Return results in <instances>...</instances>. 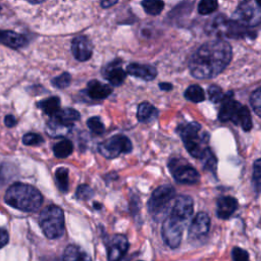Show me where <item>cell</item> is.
Returning a JSON list of instances; mask_svg holds the SVG:
<instances>
[{"instance_id":"obj_20","label":"cell","mask_w":261,"mask_h":261,"mask_svg":"<svg viewBox=\"0 0 261 261\" xmlns=\"http://www.w3.org/2000/svg\"><path fill=\"white\" fill-rule=\"evenodd\" d=\"M62 261H92L90 255L75 245L66 247L63 253Z\"/></svg>"},{"instance_id":"obj_25","label":"cell","mask_w":261,"mask_h":261,"mask_svg":"<svg viewBox=\"0 0 261 261\" xmlns=\"http://www.w3.org/2000/svg\"><path fill=\"white\" fill-rule=\"evenodd\" d=\"M73 145L69 140H61L53 147V153L57 158H65L72 153Z\"/></svg>"},{"instance_id":"obj_23","label":"cell","mask_w":261,"mask_h":261,"mask_svg":"<svg viewBox=\"0 0 261 261\" xmlns=\"http://www.w3.org/2000/svg\"><path fill=\"white\" fill-rule=\"evenodd\" d=\"M71 127H72V125H65V124H62V123L56 121L55 119L51 118L47 122L46 132L50 137L58 138V137H64L65 135H67L71 130Z\"/></svg>"},{"instance_id":"obj_44","label":"cell","mask_w":261,"mask_h":261,"mask_svg":"<svg viewBox=\"0 0 261 261\" xmlns=\"http://www.w3.org/2000/svg\"><path fill=\"white\" fill-rule=\"evenodd\" d=\"M159 88L163 91H169L172 89V85L168 84V83H161V84H159Z\"/></svg>"},{"instance_id":"obj_29","label":"cell","mask_w":261,"mask_h":261,"mask_svg":"<svg viewBox=\"0 0 261 261\" xmlns=\"http://www.w3.org/2000/svg\"><path fill=\"white\" fill-rule=\"evenodd\" d=\"M55 178L59 190L63 193L68 190V169L66 167H59L55 171Z\"/></svg>"},{"instance_id":"obj_4","label":"cell","mask_w":261,"mask_h":261,"mask_svg":"<svg viewBox=\"0 0 261 261\" xmlns=\"http://www.w3.org/2000/svg\"><path fill=\"white\" fill-rule=\"evenodd\" d=\"M218 118L221 121H232L239 124L246 132L252 128V118L249 109L231 98V93H227L221 101V107L218 113Z\"/></svg>"},{"instance_id":"obj_18","label":"cell","mask_w":261,"mask_h":261,"mask_svg":"<svg viewBox=\"0 0 261 261\" xmlns=\"http://www.w3.org/2000/svg\"><path fill=\"white\" fill-rule=\"evenodd\" d=\"M87 93L92 99L101 100L107 98L112 93V89L110 86L106 84H101L100 82L94 80L89 82Z\"/></svg>"},{"instance_id":"obj_41","label":"cell","mask_w":261,"mask_h":261,"mask_svg":"<svg viewBox=\"0 0 261 261\" xmlns=\"http://www.w3.org/2000/svg\"><path fill=\"white\" fill-rule=\"evenodd\" d=\"M8 240H9L8 232L5 229L0 228V249L3 248L8 243Z\"/></svg>"},{"instance_id":"obj_46","label":"cell","mask_w":261,"mask_h":261,"mask_svg":"<svg viewBox=\"0 0 261 261\" xmlns=\"http://www.w3.org/2000/svg\"><path fill=\"white\" fill-rule=\"evenodd\" d=\"M94 206H95V207H98V209H100V208H101V205H100V204H96V203H95V204H94Z\"/></svg>"},{"instance_id":"obj_5","label":"cell","mask_w":261,"mask_h":261,"mask_svg":"<svg viewBox=\"0 0 261 261\" xmlns=\"http://www.w3.org/2000/svg\"><path fill=\"white\" fill-rule=\"evenodd\" d=\"M39 224L44 234L51 240L60 238L64 232V213L56 205L47 206L39 216Z\"/></svg>"},{"instance_id":"obj_33","label":"cell","mask_w":261,"mask_h":261,"mask_svg":"<svg viewBox=\"0 0 261 261\" xmlns=\"http://www.w3.org/2000/svg\"><path fill=\"white\" fill-rule=\"evenodd\" d=\"M250 102L254 112L261 117V87L253 92L250 98Z\"/></svg>"},{"instance_id":"obj_15","label":"cell","mask_w":261,"mask_h":261,"mask_svg":"<svg viewBox=\"0 0 261 261\" xmlns=\"http://www.w3.org/2000/svg\"><path fill=\"white\" fill-rule=\"evenodd\" d=\"M193 210L194 205L192 198L186 195H180L174 200L170 213L188 221L193 214Z\"/></svg>"},{"instance_id":"obj_13","label":"cell","mask_w":261,"mask_h":261,"mask_svg":"<svg viewBox=\"0 0 261 261\" xmlns=\"http://www.w3.org/2000/svg\"><path fill=\"white\" fill-rule=\"evenodd\" d=\"M210 228V218L207 213L199 212L193 219L189 227V237L192 240H197L206 236Z\"/></svg>"},{"instance_id":"obj_37","label":"cell","mask_w":261,"mask_h":261,"mask_svg":"<svg viewBox=\"0 0 261 261\" xmlns=\"http://www.w3.org/2000/svg\"><path fill=\"white\" fill-rule=\"evenodd\" d=\"M70 80H71L70 74L68 72H63L62 74L53 79L52 84H53L54 87H56L58 89H63V88H66L69 85Z\"/></svg>"},{"instance_id":"obj_35","label":"cell","mask_w":261,"mask_h":261,"mask_svg":"<svg viewBox=\"0 0 261 261\" xmlns=\"http://www.w3.org/2000/svg\"><path fill=\"white\" fill-rule=\"evenodd\" d=\"M13 176V166L7 163L0 164V186Z\"/></svg>"},{"instance_id":"obj_8","label":"cell","mask_w":261,"mask_h":261,"mask_svg":"<svg viewBox=\"0 0 261 261\" xmlns=\"http://www.w3.org/2000/svg\"><path fill=\"white\" fill-rule=\"evenodd\" d=\"M233 20L240 24L256 27L261 23V6L254 0H244L236 9Z\"/></svg>"},{"instance_id":"obj_21","label":"cell","mask_w":261,"mask_h":261,"mask_svg":"<svg viewBox=\"0 0 261 261\" xmlns=\"http://www.w3.org/2000/svg\"><path fill=\"white\" fill-rule=\"evenodd\" d=\"M56 121L65 124V125H72V123L80 119V113L72 109V108H64L59 109L53 116H51Z\"/></svg>"},{"instance_id":"obj_10","label":"cell","mask_w":261,"mask_h":261,"mask_svg":"<svg viewBox=\"0 0 261 261\" xmlns=\"http://www.w3.org/2000/svg\"><path fill=\"white\" fill-rule=\"evenodd\" d=\"M168 167L169 171L177 182L194 185L200 180L199 172L184 159H170V161L168 162Z\"/></svg>"},{"instance_id":"obj_31","label":"cell","mask_w":261,"mask_h":261,"mask_svg":"<svg viewBox=\"0 0 261 261\" xmlns=\"http://www.w3.org/2000/svg\"><path fill=\"white\" fill-rule=\"evenodd\" d=\"M87 125L90 128V130L95 135H101L105 130V126L98 116L90 117L87 121Z\"/></svg>"},{"instance_id":"obj_32","label":"cell","mask_w":261,"mask_h":261,"mask_svg":"<svg viewBox=\"0 0 261 261\" xmlns=\"http://www.w3.org/2000/svg\"><path fill=\"white\" fill-rule=\"evenodd\" d=\"M217 8V0H201L198 5V11L201 14L212 13Z\"/></svg>"},{"instance_id":"obj_26","label":"cell","mask_w":261,"mask_h":261,"mask_svg":"<svg viewBox=\"0 0 261 261\" xmlns=\"http://www.w3.org/2000/svg\"><path fill=\"white\" fill-rule=\"evenodd\" d=\"M125 76H126V72L120 67H111L107 70L105 74V77L113 86L121 85L125 80Z\"/></svg>"},{"instance_id":"obj_24","label":"cell","mask_w":261,"mask_h":261,"mask_svg":"<svg viewBox=\"0 0 261 261\" xmlns=\"http://www.w3.org/2000/svg\"><path fill=\"white\" fill-rule=\"evenodd\" d=\"M37 106L41 108L46 114L53 116L60 109V100L58 97H50L40 101Z\"/></svg>"},{"instance_id":"obj_47","label":"cell","mask_w":261,"mask_h":261,"mask_svg":"<svg viewBox=\"0 0 261 261\" xmlns=\"http://www.w3.org/2000/svg\"><path fill=\"white\" fill-rule=\"evenodd\" d=\"M256 2L261 6V0H256Z\"/></svg>"},{"instance_id":"obj_9","label":"cell","mask_w":261,"mask_h":261,"mask_svg":"<svg viewBox=\"0 0 261 261\" xmlns=\"http://www.w3.org/2000/svg\"><path fill=\"white\" fill-rule=\"evenodd\" d=\"M133 149L130 140L123 135H115L99 144V152L108 159H113L121 153H129Z\"/></svg>"},{"instance_id":"obj_30","label":"cell","mask_w":261,"mask_h":261,"mask_svg":"<svg viewBox=\"0 0 261 261\" xmlns=\"http://www.w3.org/2000/svg\"><path fill=\"white\" fill-rule=\"evenodd\" d=\"M253 187L256 193H261V158L257 159L253 164V175H252Z\"/></svg>"},{"instance_id":"obj_45","label":"cell","mask_w":261,"mask_h":261,"mask_svg":"<svg viewBox=\"0 0 261 261\" xmlns=\"http://www.w3.org/2000/svg\"><path fill=\"white\" fill-rule=\"evenodd\" d=\"M28 1L32 4H38V3H42L44 0H28Z\"/></svg>"},{"instance_id":"obj_28","label":"cell","mask_w":261,"mask_h":261,"mask_svg":"<svg viewBox=\"0 0 261 261\" xmlns=\"http://www.w3.org/2000/svg\"><path fill=\"white\" fill-rule=\"evenodd\" d=\"M142 6L148 14L158 15L163 10L164 2L162 0H144Z\"/></svg>"},{"instance_id":"obj_2","label":"cell","mask_w":261,"mask_h":261,"mask_svg":"<svg viewBox=\"0 0 261 261\" xmlns=\"http://www.w3.org/2000/svg\"><path fill=\"white\" fill-rule=\"evenodd\" d=\"M4 201L9 206L20 211L35 212L41 207L43 196L38 189L31 185L15 182L7 189Z\"/></svg>"},{"instance_id":"obj_27","label":"cell","mask_w":261,"mask_h":261,"mask_svg":"<svg viewBox=\"0 0 261 261\" xmlns=\"http://www.w3.org/2000/svg\"><path fill=\"white\" fill-rule=\"evenodd\" d=\"M185 97L188 100H190L192 102H195V103L202 102L205 99L204 90L198 85H192L186 90Z\"/></svg>"},{"instance_id":"obj_16","label":"cell","mask_w":261,"mask_h":261,"mask_svg":"<svg viewBox=\"0 0 261 261\" xmlns=\"http://www.w3.org/2000/svg\"><path fill=\"white\" fill-rule=\"evenodd\" d=\"M238 208V201L230 196L220 197L217 200V207H216V214L221 219H226L230 217L233 212Z\"/></svg>"},{"instance_id":"obj_48","label":"cell","mask_w":261,"mask_h":261,"mask_svg":"<svg viewBox=\"0 0 261 261\" xmlns=\"http://www.w3.org/2000/svg\"><path fill=\"white\" fill-rule=\"evenodd\" d=\"M0 10H1V6H0Z\"/></svg>"},{"instance_id":"obj_34","label":"cell","mask_w":261,"mask_h":261,"mask_svg":"<svg viewBox=\"0 0 261 261\" xmlns=\"http://www.w3.org/2000/svg\"><path fill=\"white\" fill-rule=\"evenodd\" d=\"M43 142H44V139L39 134L28 133L22 137V143L27 146H37V145H41Z\"/></svg>"},{"instance_id":"obj_3","label":"cell","mask_w":261,"mask_h":261,"mask_svg":"<svg viewBox=\"0 0 261 261\" xmlns=\"http://www.w3.org/2000/svg\"><path fill=\"white\" fill-rule=\"evenodd\" d=\"M178 133L186 149L193 157L202 160L210 151L209 135L198 122L192 121L180 125Z\"/></svg>"},{"instance_id":"obj_42","label":"cell","mask_w":261,"mask_h":261,"mask_svg":"<svg viewBox=\"0 0 261 261\" xmlns=\"http://www.w3.org/2000/svg\"><path fill=\"white\" fill-rule=\"evenodd\" d=\"M16 122H17V121H16V119H15V117H14L13 115L8 114V115H6L5 118H4V123H5V125L8 126V127L14 126V125L16 124Z\"/></svg>"},{"instance_id":"obj_40","label":"cell","mask_w":261,"mask_h":261,"mask_svg":"<svg viewBox=\"0 0 261 261\" xmlns=\"http://www.w3.org/2000/svg\"><path fill=\"white\" fill-rule=\"evenodd\" d=\"M204 161V167L210 171H215L216 169V158L211 151H209L205 157L202 159Z\"/></svg>"},{"instance_id":"obj_6","label":"cell","mask_w":261,"mask_h":261,"mask_svg":"<svg viewBox=\"0 0 261 261\" xmlns=\"http://www.w3.org/2000/svg\"><path fill=\"white\" fill-rule=\"evenodd\" d=\"M187 222L188 221L171 213L164 219L161 228V234L164 243L168 247L175 249L179 246Z\"/></svg>"},{"instance_id":"obj_11","label":"cell","mask_w":261,"mask_h":261,"mask_svg":"<svg viewBox=\"0 0 261 261\" xmlns=\"http://www.w3.org/2000/svg\"><path fill=\"white\" fill-rule=\"evenodd\" d=\"M213 29L218 35L225 36L228 38H243L250 36L251 32L247 30L246 27L240 24L236 20H226L222 16L217 17L213 22Z\"/></svg>"},{"instance_id":"obj_12","label":"cell","mask_w":261,"mask_h":261,"mask_svg":"<svg viewBox=\"0 0 261 261\" xmlns=\"http://www.w3.org/2000/svg\"><path fill=\"white\" fill-rule=\"evenodd\" d=\"M128 249V242L123 234H114L107 245L108 261H120Z\"/></svg>"},{"instance_id":"obj_1","label":"cell","mask_w":261,"mask_h":261,"mask_svg":"<svg viewBox=\"0 0 261 261\" xmlns=\"http://www.w3.org/2000/svg\"><path fill=\"white\" fill-rule=\"evenodd\" d=\"M230 58L231 47L226 41H208L192 55L189 68L196 79H212L228 65Z\"/></svg>"},{"instance_id":"obj_17","label":"cell","mask_w":261,"mask_h":261,"mask_svg":"<svg viewBox=\"0 0 261 261\" xmlns=\"http://www.w3.org/2000/svg\"><path fill=\"white\" fill-rule=\"evenodd\" d=\"M126 72L130 75L140 77L145 81H152L157 75V70L154 66L147 64L132 63L126 67Z\"/></svg>"},{"instance_id":"obj_22","label":"cell","mask_w":261,"mask_h":261,"mask_svg":"<svg viewBox=\"0 0 261 261\" xmlns=\"http://www.w3.org/2000/svg\"><path fill=\"white\" fill-rule=\"evenodd\" d=\"M158 115V110L150 103L143 102L138 107L137 117L141 122H150L154 120Z\"/></svg>"},{"instance_id":"obj_36","label":"cell","mask_w":261,"mask_h":261,"mask_svg":"<svg viewBox=\"0 0 261 261\" xmlns=\"http://www.w3.org/2000/svg\"><path fill=\"white\" fill-rule=\"evenodd\" d=\"M75 196L77 199L80 200H89L91 198H93L94 196V191L92 190V188L88 185H81L77 187L76 192H75Z\"/></svg>"},{"instance_id":"obj_14","label":"cell","mask_w":261,"mask_h":261,"mask_svg":"<svg viewBox=\"0 0 261 261\" xmlns=\"http://www.w3.org/2000/svg\"><path fill=\"white\" fill-rule=\"evenodd\" d=\"M71 51L79 61H86L93 54V46L87 37L79 36L72 40Z\"/></svg>"},{"instance_id":"obj_7","label":"cell","mask_w":261,"mask_h":261,"mask_svg":"<svg viewBox=\"0 0 261 261\" xmlns=\"http://www.w3.org/2000/svg\"><path fill=\"white\" fill-rule=\"evenodd\" d=\"M174 196L175 190L170 185H163L155 189L147 204L149 213L154 217L163 214L174 199Z\"/></svg>"},{"instance_id":"obj_39","label":"cell","mask_w":261,"mask_h":261,"mask_svg":"<svg viewBox=\"0 0 261 261\" xmlns=\"http://www.w3.org/2000/svg\"><path fill=\"white\" fill-rule=\"evenodd\" d=\"M231 256H232L233 261H250L248 252L239 247H234L232 249Z\"/></svg>"},{"instance_id":"obj_43","label":"cell","mask_w":261,"mask_h":261,"mask_svg":"<svg viewBox=\"0 0 261 261\" xmlns=\"http://www.w3.org/2000/svg\"><path fill=\"white\" fill-rule=\"evenodd\" d=\"M117 1H118V0H102L101 5H102V7L107 8V7H110V6L114 5Z\"/></svg>"},{"instance_id":"obj_38","label":"cell","mask_w":261,"mask_h":261,"mask_svg":"<svg viewBox=\"0 0 261 261\" xmlns=\"http://www.w3.org/2000/svg\"><path fill=\"white\" fill-rule=\"evenodd\" d=\"M208 94H209V98L212 102L217 103V102H221L224 98V94L222 93V90L215 85H212L209 87L208 89Z\"/></svg>"},{"instance_id":"obj_19","label":"cell","mask_w":261,"mask_h":261,"mask_svg":"<svg viewBox=\"0 0 261 261\" xmlns=\"http://www.w3.org/2000/svg\"><path fill=\"white\" fill-rule=\"evenodd\" d=\"M0 42L11 48H20L27 45L28 40L15 32L0 30Z\"/></svg>"}]
</instances>
